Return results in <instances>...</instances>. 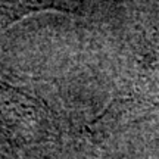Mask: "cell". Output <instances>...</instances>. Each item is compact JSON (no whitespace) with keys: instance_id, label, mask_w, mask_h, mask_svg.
I'll return each mask as SVG.
<instances>
[{"instance_id":"cell-1","label":"cell","mask_w":159,"mask_h":159,"mask_svg":"<svg viewBox=\"0 0 159 159\" xmlns=\"http://www.w3.org/2000/svg\"><path fill=\"white\" fill-rule=\"evenodd\" d=\"M68 0H0V30H5L15 21L31 12L44 9L65 11Z\"/></svg>"}]
</instances>
